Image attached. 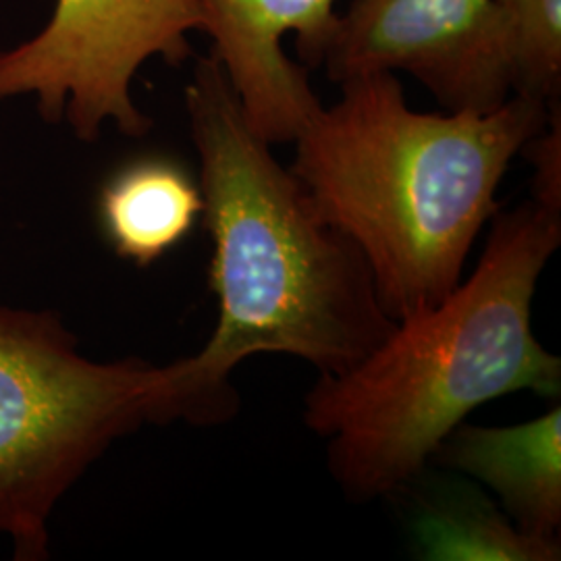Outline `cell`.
Listing matches in <instances>:
<instances>
[{"mask_svg":"<svg viewBox=\"0 0 561 561\" xmlns=\"http://www.w3.org/2000/svg\"><path fill=\"white\" fill-rule=\"evenodd\" d=\"M414 539L422 560L433 561H556L561 553L560 541L522 533L468 484H445L419 497Z\"/></svg>","mask_w":561,"mask_h":561,"instance_id":"obj_10","label":"cell"},{"mask_svg":"<svg viewBox=\"0 0 561 561\" xmlns=\"http://www.w3.org/2000/svg\"><path fill=\"white\" fill-rule=\"evenodd\" d=\"M185 111L219 319L178 370L185 422L215 424L238 412L229 377L250 356L285 354L319 375H341L398 322L382 310L360 250L322 219L291 169L271 154L213 57L196 65Z\"/></svg>","mask_w":561,"mask_h":561,"instance_id":"obj_1","label":"cell"},{"mask_svg":"<svg viewBox=\"0 0 561 561\" xmlns=\"http://www.w3.org/2000/svg\"><path fill=\"white\" fill-rule=\"evenodd\" d=\"M322 60L337 83L403 71L447 111L489 113L516 96L495 0H354Z\"/></svg>","mask_w":561,"mask_h":561,"instance_id":"obj_6","label":"cell"},{"mask_svg":"<svg viewBox=\"0 0 561 561\" xmlns=\"http://www.w3.org/2000/svg\"><path fill=\"white\" fill-rule=\"evenodd\" d=\"M340 101L301 127L291 173L324 221L360 250L382 310L403 321L461 283L482 227L497 215L512 161L545 129L547 102L421 113L396 73L340 81Z\"/></svg>","mask_w":561,"mask_h":561,"instance_id":"obj_3","label":"cell"},{"mask_svg":"<svg viewBox=\"0 0 561 561\" xmlns=\"http://www.w3.org/2000/svg\"><path fill=\"white\" fill-rule=\"evenodd\" d=\"M484 484L522 533L560 541L561 408L516 426L458 424L437 458Z\"/></svg>","mask_w":561,"mask_h":561,"instance_id":"obj_8","label":"cell"},{"mask_svg":"<svg viewBox=\"0 0 561 561\" xmlns=\"http://www.w3.org/2000/svg\"><path fill=\"white\" fill-rule=\"evenodd\" d=\"M202 32L213 41L250 127L262 140L294 141L321 101L304 69L283 50L294 34L308 60L324 59L340 15L335 0H198Z\"/></svg>","mask_w":561,"mask_h":561,"instance_id":"obj_7","label":"cell"},{"mask_svg":"<svg viewBox=\"0 0 561 561\" xmlns=\"http://www.w3.org/2000/svg\"><path fill=\"white\" fill-rule=\"evenodd\" d=\"M99 215L117 256L144 268L192 233L202 217L201 187L178 162L144 159L104 183Z\"/></svg>","mask_w":561,"mask_h":561,"instance_id":"obj_9","label":"cell"},{"mask_svg":"<svg viewBox=\"0 0 561 561\" xmlns=\"http://www.w3.org/2000/svg\"><path fill=\"white\" fill-rule=\"evenodd\" d=\"M516 69V94L549 101L561 80V0H495Z\"/></svg>","mask_w":561,"mask_h":561,"instance_id":"obj_11","label":"cell"},{"mask_svg":"<svg viewBox=\"0 0 561 561\" xmlns=\"http://www.w3.org/2000/svg\"><path fill=\"white\" fill-rule=\"evenodd\" d=\"M561 213L535 201L495 215L470 279L398 322L356 366L319 375L304 424L327 442L329 470L354 502L400 495L470 412L510 393L558 398L561 360L533 331Z\"/></svg>","mask_w":561,"mask_h":561,"instance_id":"obj_2","label":"cell"},{"mask_svg":"<svg viewBox=\"0 0 561 561\" xmlns=\"http://www.w3.org/2000/svg\"><path fill=\"white\" fill-rule=\"evenodd\" d=\"M202 27L198 0H57L34 36L0 50V102L34 99L81 141L106 125L140 138L152 121L131 92L138 71L150 59L183 62Z\"/></svg>","mask_w":561,"mask_h":561,"instance_id":"obj_5","label":"cell"},{"mask_svg":"<svg viewBox=\"0 0 561 561\" xmlns=\"http://www.w3.org/2000/svg\"><path fill=\"white\" fill-rule=\"evenodd\" d=\"M528 159L535 164L533 192L535 202L545 208L561 213V131L560 117L556 119V129L545 134L539 131L524 146Z\"/></svg>","mask_w":561,"mask_h":561,"instance_id":"obj_12","label":"cell"},{"mask_svg":"<svg viewBox=\"0 0 561 561\" xmlns=\"http://www.w3.org/2000/svg\"><path fill=\"white\" fill-rule=\"evenodd\" d=\"M173 421L175 362L92 360L59 314L0 304V537L15 560H48L57 505L113 443Z\"/></svg>","mask_w":561,"mask_h":561,"instance_id":"obj_4","label":"cell"}]
</instances>
